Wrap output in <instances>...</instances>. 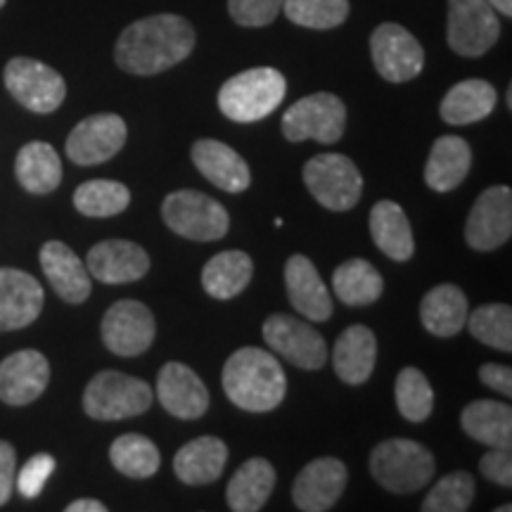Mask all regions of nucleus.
Returning a JSON list of instances; mask_svg holds the SVG:
<instances>
[{
	"label": "nucleus",
	"instance_id": "1",
	"mask_svg": "<svg viewBox=\"0 0 512 512\" xmlns=\"http://www.w3.org/2000/svg\"><path fill=\"white\" fill-rule=\"evenodd\" d=\"M195 29L181 15H152L121 31L114 60L133 76H155L181 64L195 50Z\"/></svg>",
	"mask_w": 512,
	"mask_h": 512
},
{
	"label": "nucleus",
	"instance_id": "2",
	"mask_svg": "<svg viewBox=\"0 0 512 512\" xmlns=\"http://www.w3.org/2000/svg\"><path fill=\"white\" fill-rule=\"evenodd\" d=\"M223 392L242 411L268 413L278 408L287 394L285 370L271 351L238 349L223 366Z\"/></svg>",
	"mask_w": 512,
	"mask_h": 512
},
{
	"label": "nucleus",
	"instance_id": "3",
	"mask_svg": "<svg viewBox=\"0 0 512 512\" xmlns=\"http://www.w3.org/2000/svg\"><path fill=\"white\" fill-rule=\"evenodd\" d=\"M287 81L273 67H254L235 74L219 91V110L230 121L254 124L275 112V107L285 100Z\"/></svg>",
	"mask_w": 512,
	"mask_h": 512
},
{
	"label": "nucleus",
	"instance_id": "4",
	"mask_svg": "<svg viewBox=\"0 0 512 512\" xmlns=\"http://www.w3.org/2000/svg\"><path fill=\"white\" fill-rule=\"evenodd\" d=\"M370 475L392 494H415L434 477V456L413 439H387L370 453Z\"/></svg>",
	"mask_w": 512,
	"mask_h": 512
},
{
	"label": "nucleus",
	"instance_id": "5",
	"mask_svg": "<svg viewBox=\"0 0 512 512\" xmlns=\"http://www.w3.org/2000/svg\"><path fill=\"white\" fill-rule=\"evenodd\" d=\"M152 399L155 394L147 382L119 370H102L83 392V411L102 422L126 420L150 411Z\"/></svg>",
	"mask_w": 512,
	"mask_h": 512
},
{
	"label": "nucleus",
	"instance_id": "6",
	"mask_svg": "<svg viewBox=\"0 0 512 512\" xmlns=\"http://www.w3.org/2000/svg\"><path fill=\"white\" fill-rule=\"evenodd\" d=\"M162 219L176 235L197 242L221 240L230 228L226 207L197 190H176L166 195Z\"/></svg>",
	"mask_w": 512,
	"mask_h": 512
},
{
	"label": "nucleus",
	"instance_id": "7",
	"mask_svg": "<svg viewBox=\"0 0 512 512\" xmlns=\"http://www.w3.org/2000/svg\"><path fill=\"white\" fill-rule=\"evenodd\" d=\"M304 183L320 207L330 211L354 209L363 195V176L349 157L328 152L304 166Z\"/></svg>",
	"mask_w": 512,
	"mask_h": 512
},
{
	"label": "nucleus",
	"instance_id": "8",
	"mask_svg": "<svg viewBox=\"0 0 512 512\" xmlns=\"http://www.w3.org/2000/svg\"><path fill=\"white\" fill-rule=\"evenodd\" d=\"M347 128V105L332 93H313L297 100L283 114V136L290 143L318 140L332 145L344 136Z\"/></svg>",
	"mask_w": 512,
	"mask_h": 512
},
{
	"label": "nucleus",
	"instance_id": "9",
	"mask_svg": "<svg viewBox=\"0 0 512 512\" xmlns=\"http://www.w3.org/2000/svg\"><path fill=\"white\" fill-rule=\"evenodd\" d=\"M501 19L486 0H448L446 41L453 53L482 57L496 46Z\"/></svg>",
	"mask_w": 512,
	"mask_h": 512
},
{
	"label": "nucleus",
	"instance_id": "10",
	"mask_svg": "<svg viewBox=\"0 0 512 512\" xmlns=\"http://www.w3.org/2000/svg\"><path fill=\"white\" fill-rule=\"evenodd\" d=\"M5 88L19 105L36 114H50L67 98V83L48 64L31 57H12L5 64Z\"/></svg>",
	"mask_w": 512,
	"mask_h": 512
},
{
	"label": "nucleus",
	"instance_id": "11",
	"mask_svg": "<svg viewBox=\"0 0 512 512\" xmlns=\"http://www.w3.org/2000/svg\"><path fill=\"white\" fill-rule=\"evenodd\" d=\"M266 344L285 361L302 370H320L328 363V342L304 320L273 313L264 323Z\"/></svg>",
	"mask_w": 512,
	"mask_h": 512
},
{
	"label": "nucleus",
	"instance_id": "12",
	"mask_svg": "<svg viewBox=\"0 0 512 512\" xmlns=\"http://www.w3.org/2000/svg\"><path fill=\"white\" fill-rule=\"evenodd\" d=\"M370 55H373L377 74L389 83L411 81L425 67V50L418 38L394 22H384L373 31Z\"/></svg>",
	"mask_w": 512,
	"mask_h": 512
},
{
	"label": "nucleus",
	"instance_id": "13",
	"mask_svg": "<svg viewBox=\"0 0 512 512\" xmlns=\"http://www.w3.org/2000/svg\"><path fill=\"white\" fill-rule=\"evenodd\" d=\"M102 342L112 354L131 358L145 354L157 335L152 311L136 299H121L102 318Z\"/></svg>",
	"mask_w": 512,
	"mask_h": 512
},
{
	"label": "nucleus",
	"instance_id": "14",
	"mask_svg": "<svg viewBox=\"0 0 512 512\" xmlns=\"http://www.w3.org/2000/svg\"><path fill=\"white\" fill-rule=\"evenodd\" d=\"M126 136V121L119 114H93V117H86L74 126L67 143H64V150L74 164L95 166L119 155Z\"/></svg>",
	"mask_w": 512,
	"mask_h": 512
},
{
	"label": "nucleus",
	"instance_id": "15",
	"mask_svg": "<svg viewBox=\"0 0 512 512\" xmlns=\"http://www.w3.org/2000/svg\"><path fill=\"white\" fill-rule=\"evenodd\" d=\"M512 235V190L508 185H494L477 197L465 223L467 245L477 252H491L510 240Z\"/></svg>",
	"mask_w": 512,
	"mask_h": 512
},
{
	"label": "nucleus",
	"instance_id": "16",
	"mask_svg": "<svg viewBox=\"0 0 512 512\" xmlns=\"http://www.w3.org/2000/svg\"><path fill=\"white\" fill-rule=\"evenodd\" d=\"M347 465L339 458H316L302 467L292 486V501L302 512H325L347 489Z\"/></svg>",
	"mask_w": 512,
	"mask_h": 512
},
{
	"label": "nucleus",
	"instance_id": "17",
	"mask_svg": "<svg viewBox=\"0 0 512 512\" xmlns=\"http://www.w3.org/2000/svg\"><path fill=\"white\" fill-rule=\"evenodd\" d=\"M50 382L48 358L36 349H22L0 363V401L29 406L46 392Z\"/></svg>",
	"mask_w": 512,
	"mask_h": 512
},
{
	"label": "nucleus",
	"instance_id": "18",
	"mask_svg": "<svg viewBox=\"0 0 512 512\" xmlns=\"http://www.w3.org/2000/svg\"><path fill=\"white\" fill-rule=\"evenodd\" d=\"M157 399L166 413L181 420H197L207 413L209 392L195 370L171 361L157 375Z\"/></svg>",
	"mask_w": 512,
	"mask_h": 512
},
{
	"label": "nucleus",
	"instance_id": "19",
	"mask_svg": "<svg viewBox=\"0 0 512 512\" xmlns=\"http://www.w3.org/2000/svg\"><path fill=\"white\" fill-rule=\"evenodd\" d=\"M43 287L19 268H0V332L22 330L41 316Z\"/></svg>",
	"mask_w": 512,
	"mask_h": 512
},
{
	"label": "nucleus",
	"instance_id": "20",
	"mask_svg": "<svg viewBox=\"0 0 512 512\" xmlns=\"http://www.w3.org/2000/svg\"><path fill=\"white\" fill-rule=\"evenodd\" d=\"M285 287L292 309L313 323H323L332 316V297L318 268L304 254H292L285 264Z\"/></svg>",
	"mask_w": 512,
	"mask_h": 512
},
{
	"label": "nucleus",
	"instance_id": "21",
	"mask_svg": "<svg viewBox=\"0 0 512 512\" xmlns=\"http://www.w3.org/2000/svg\"><path fill=\"white\" fill-rule=\"evenodd\" d=\"M88 273L107 285L136 283L150 271V256L131 240H105L88 252Z\"/></svg>",
	"mask_w": 512,
	"mask_h": 512
},
{
	"label": "nucleus",
	"instance_id": "22",
	"mask_svg": "<svg viewBox=\"0 0 512 512\" xmlns=\"http://www.w3.org/2000/svg\"><path fill=\"white\" fill-rule=\"evenodd\" d=\"M41 268L57 297L67 304H83L91 297V273L81 256L60 240H50L41 247Z\"/></svg>",
	"mask_w": 512,
	"mask_h": 512
},
{
	"label": "nucleus",
	"instance_id": "23",
	"mask_svg": "<svg viewBox=\"0 0 512 512\" xmlns=\"http://www.w3.org/2000/svg\"><path fill=\"white\" fill-rule=\"evenodd\" d=\"M192 164L216 188L230 195L247 190L252 183V171L233 147L214 138H202L192 145Z\"/></svg>",
	"mask_w": 512,
	"mask_h": 512
},
{
	"label": "nucleus",
	"instance_id": "24",
	"mask_svg": "<svg viewBox=\"0 0 512 512\" xmlns=\"http://www.w3.org/2000/svg\"><path fill=\"white\" fill-rule=\"evenodd\" d=\"M377 339L366 325H351L337 337L332 349V366L342 382L363 384L375 370Z\"/></svg>",
	"mask_w": 512,
	"mask_h": 512
},
{
	"label": "nucleus",
	"instance_id": "25",
	"mask_svg": "<svg viewBox=\"0 0 512 512\" xmlns=\"http://www.w3.org/2000/svg\"><path fill=\"white\" fill-rule=\"evenodd\" d=\"M228 463V446L216 437H197L181 446L174 458V472L183 484L204 486L216 482Z\"/></svg>",
	"mask_w": 512,
	"mask_h": 512
},
{
	"label": "nucleus",
	"instance_id": "26",
	"mask_svg": "<svg viewBox=\"0 0 512 512\" xmlns=\"http://www.w3.org/2000/svg\"><path fill=\"white\" fill-rule=\"evenodd\" d=\"M498 102L496 88L484 79H465L456 83L441 100L439 114L446 124L467 126L477 124L494 112Z\"/></svg>",
	"mask_w": 512,
	"mask_h": 512
},
{
	"label": "nucleus",
	"instance_id": "27",
	"mask_svg": "<svg viewBox=\"0 0 512 512\" xmlns=\"http://www.w3.org/2000/svg\"><path fill=\"white\" fill-rule=\"evenodd\" d=\"M467 313L465 292L451 283L432 287L420 302L422 328L434 337H456L465 328Z\"/></svg>",
	"mask_w": 512,
	"mask_h": 512
},
{
	"label": "nucleus",
	"instance_id": "28",
	"mask_svg": "<svg viewBox=\"0 0 512 512\" xmlns=\"http://www.w3.org/2000/svg\"><path fill=\"white\" fill-rule=\"evenodd\" d=\"M370 235H373L375 245L380 247L382 254H387L394 261H408L415 252L411 221H408L406 211L401 204L392 200L377 202L370 209Z\"/></svg>",
	"mask_w": 512,
	"mask_h": 512
},
{
	"label": "nucleus",
	"instance_id": "29",
	"mask_svg": "<svg viewBox=\"0 0 512 512\" xmlns=\"http://www.w3.org/2000/svg\"><path fill=\"white\" fill-rule=\"evenodd\" d=\"M470 145L458 136H441L425 164V181L434 192H451L470 174Z\"/></svg>",
	"mask_w": 512,
	"mask_h": 512
},
{
	"label": "nucleus",
	"instance_id": "30",
	"mask_svg": "<svg viewBox=\"0 0 512 512\" xmlns=\"http://www.w3.org/2000/svg\"><path fill=\"white\" fill-rule=\"evenodd\" d=\"M460 425L467 437L491 448L512 446V408L503 401H472L460 413Z\"/></svg>",
	"mask_w": 512,
	"mask_h": 512
},
{
	"label": "nucleus",
	"instance_id": "31",
	"mask_svg": "<svg viewBox=\"0 0 512 512\" xmlns=\"http://www.w3.org/2000/svg\"><path fill=\"white\" fill-rule=\"evenodd\" d=\"M275 489V467L266 458H249L230 479L226 498L235 512H256L268 503Z\"/></svg>",
	"mask_w": 512,
	"mask_h": 512
},
{
	"label": "nucleus",
	"instance_id": "32",
	"mask_svg": "<svg viewBox=\"0 0 512 512\" xmlns=\"http://www.w3.org/2000/svg\"><path fill=\"white\" fill-rule=\"evenodd\" d=\"M254 261L247 252L240 249H228L221 252L204 264L202 268V287L209 297L214 299H233L245 287L252 283Z\"/></svg>",
	"mask_w": 512,
	"mask_h": 512
},
{
	"label": "nucleus",
	"instance_id": "33",
	"mask_svg": "<svg viewBox=\"0 0 512 512\" xmlns=\"http://www.w3.org/2000/svg\"><path fill=\"white\" fill-rule=\"evenodd\" d=\"M17 181L31 195H48L62 183V162L53 145L27 143L17 152L15 159Z\"/></svg>",
	"mask_w": 512,
	"mask_h": 512
},
{
	"label": "nucleus",
	"instance_id": "34",
	"mask_svg": "<svg viewBox=\"0 0 512 512\" xmlns=\"http://www.w3.org/2000/svg\"><path fill=\"white\" fill-rule=\"evenodd\" d=\"M332 290L347 306L375 304L384 292V278L366 259H349L332 275Z\"/></svg>",
	"mask_w": 512,
	"mask_h": 512
},
{
	"label": "nucleus",
	"instance_id": "35",
	"mask_svg": "<svg viewBox=\"0 0 512 512\" xmlns=\"http://www.w3.org/2000/svg\"><path fill=\"white\" fill-rule=\"evenodd\" d=\"M131 204V190L119 181L95 178L79 185L74 192V207L88 219H110L124 214Z\"/></svg>",
	"mask_w": 512,
	"mask_h": 512
},
{
	"label": "nucleus",
	"instance_id": "36",
	"mask_svg": "<svg viewBox=\"0 0 512 512\" xmlns=\"http://www.w3.org/2000/svg\"><path fill=\"white\" fill-rule=\"evenodd\" d=\"M110 460L124 477L147 479L157 475L162 456L155 441L143 437V434H121L110 446Z\"/></svg>",
	"mask_w": 512,
	"mask_h": 512
},
{
	"label": "nucleus",
	"instance_id": "37",
	"mask_svg": "<svg viewBox=\"0 0 512 512\" xmlns=\"http://www.w3.org/2000/svg\"><path fill=\"white\" fill-rule=\"evenodd\" d=\"M465 323L477 342L491 349L505 351V354L512 351V309L508 304L479 306L477 311L467 316Z\"/></svg>",
	"mask_w": 512,
	"mask_h": 512
},
{
	"label": "nucleus",
	"instance_id": "38",
	"mask_svg": "<svg viewBox=\"0 0 512 512\" xmlns=\"http://www.w3.org/2000/svg\"><path fill=\"white\" fill-rule=\"evenodd\" d=\"M394 396L399 413L408 422H425L432 415L434 392L425 373L418 368H403L394 384Z\"/></svg>",
	"mask_w": 512,
	"mask_h": 512
},
{
	"label": "nucleus",
	"instance_id": "39",
	"mask_svg": "<svg viewBox=\"0 0 512 512\" xmlns=\"http://www.w3.org/2000/svg\"><path fill=\"white\" fill-rule=\"evenodd\" d=\"M349 10V0H283V12L290 22L316 31H328L344 24Z\"/></svg>",
	"mask_w": 512,
	"mask_h": 512
},
{
	"label": "nucleus",
	"instance_id": "40",
	"mask_svg": "<svg viewBox=\"0 0 512 512\" xmlns=\"http://www.w3.org/2000/svg\"><path fill=\"white\" fill-rule=\"evenodd\" d=\"M475 491V477L470 472H451L432 486V491L422 501V512H465L470 510Z\"/></svg>",
	"mask_w": 512,
	"mask_h": 512
},
{
	"label": "nucleus",
	"instance_id": "41",
	"mask_svg": "<svg viewBox=\"0 0 512 512\" xmlns=\"http://www.w3.org/2000/svg\"><path fill=\"white\" fill-rule=\"evenodd\" d=\"M283 10V0H228V12L235 24L249 29L268 27Z\"/></svg>",
	"mask_w": 512,
	"mask_h": 512
},
{
	"label": "nucleus",
	"instance_id": "42",
	"mask_svg": "<svg viewBox=\"0 0 512 512\" xmlns=\"http://www.w3.org/2000/svg\"><path fill=\"white\" fill-rule=\"evenodd\" d=\"M53 472L55 458L50 456V453H36V456H31L27 463L22 465V470L17 472L15 486L24 498H38Z\"/></svg>",
	"mask_w": 512,
	"mask_h": 512
},
{
	"label": "nucleus",
	"instance_id": "43",
	"mask_svg": "<svg viewBox=\"0 0 512 512\" xmlns=\"http://www.w3.org/2000/svg\"><path fill=\"white\" fill-rule=\"evenodd\" d=\"M479 470L489 482L512 486V458L510 448H491L489 453H484L479 460Z\"/></svg>",
	"mask_w": 512,
	"mask_h": 512
},
{
	"label": "nucleus",
	"instance_id": "44",
	"mask_svg": "<svg viewBox=\"0 0 512 512\" xmlns=\"http://www.w3.org/2000/svg\"><path fill=\"white\" fill-rule=\"evenodd\" d=\"M17 477V453L10 441L0 439V508L10 501Z\"/></svg>",
	"mask_w": 512,
	"mask_h": 512
},
{
	"label": "nucleus",
	"instance_id": "45",
	"mask_svg": "<svg viewBox=\"0 0 512 512\" xmlns=\"http://www.w3.org/2000/svg\"><path fill=\"white\" fill-rule=\"evenodd\" d=\"M479 380L498 394L512 396V370L508 366H501V363H484V366L479 368Z\"/></svg>",
	"mask_w": 512,
	"mask_h": 512
},
{
	"label": "nucleus",
	"instance_id": "46",
	"mask_svg": "<svg viewBox=\"0 0 512 512\" xmlns=\"http://www.w3.org/2000/svg\"><path fill=\"white\" fill-rule=\"evenodd\" d=\"M67 512H107V505L95 501V498H79V501L67 505Z\"/></svg>",
	"mask_w": 512,
	"mask_h": 512
},
{
	"label": "nucleus",
	"instance_id": "47",
	"mask_svg": "<svg viewBox=\"0 0 512 512\" xmlns=\"http://www.w3.org/2000/svg\"><path fill=\"white\" fill-rule=\"evenodd\" d=\"M496 12H501L503 17H512V0H486Z\"/></svg>",
	"mask_w": 512,
	"mask_h": 512
},
{
	"label": "nucleus",
	"instance_id": "48",
	"mask_svg": "<svg viewBox=\"0 0 512 512\" xmlns=\"http://www.w3.org/2000/svg\"><path fill=\"white\" fill-rule=\"evenodd\" d=\"M512 508H510V505H501V508H496V512H510Z\"/></svg>",
	"mask_w": 512,
	"mask_h": 512
},
{
	"label": "nucleus",
	"instance_id": "49",
	"mask_svg": "<svg viewBox=\"0 0 512 512\" xmlns=\"http://www.w3.org/2000/svg\"><path fill=\"white\" fill-rule=\"evenodd\" d=\"M5 3H8V0H0V8H3V5H5Z\"/></svg>",
	"mask_w": 512,
	"mask_h": 512
}]
</instances>
